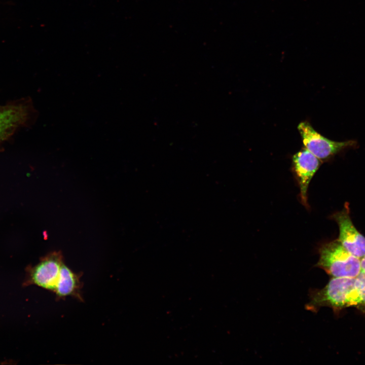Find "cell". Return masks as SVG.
Listing matches in <instances>:
<instances>
[{
	"instance_id": "1",
	"label": "cell",
	"mask_w": 365,
	"mask_h": 365,
	"mask_svg": "<svg viewBox=\"0 0 365 365\" xmlns=\"http://www.w3.org/2000/svg\"><path fill=\"white\" fill-rule=\"evenodd\" d=\"M355 281V278L333 277L324 288L310 289V301L306 305V309L317 312L324 306L335 311L351 306L358 307L360 299Z\"/></svg>"
},
{
	"instance_id": "2",
	"label": "cell",
	"mask_w": 365,
	"mask_h": 365,
	"mask_svg": "<svg viewBox=\"0 0 365 365\" xmlns=\"http://www.w3.org/2000/svg\"><path fill=\"white\" fill-rule=\"evenodd\" d=\"M319 252L316 266L333 277L355 278L361 270L360 259L350 253L338 239L323 245Z\"/></svg>"
},
{
	"instance_id": "3",
	"label": "cell",
	"mask_w": 365,
	"mask_h": 365,
	"mask_svg": "<svg viewBox=\"0 0 365 365\" xmlns=\"http://www.w3.org/2000/svg\"><path fill=\"white\" fill-rule=\"evenodd\" d=\"M63 263L60 251L49 253L36 265L26 268L23 286L34 285L54 293Z\"/></svg>"
},
{
	"instance_id": "4",
	"label": "cell",
	"mask_w": 365,
	"mask_h": 365,
	"mask_svg": "<svg viewBox=\"0 0 365 365\" xmlns=\"http://www.w3.org/2000/svg\"><path fill=\"white\" fill-rule=\"evenodd\" d=\"M298 129L305 148L319 160L328 159L341 151L356 145V141L352 140L345 141L330 140L315 131L306 121L300 123Z\"/></svg>"
},
{
	"instance_id": "5",
	"label": "cell",
	"mask_w": 365,
	"mask_h": 365,
	"mask_svg": "<svg viewBox=\"0 0 365 365\" xmlns=\"http://www.w3.org/2000/svg\"><path fill=\"white\" fill-rule=\"evenodd\" d=\"M347 205L342 211L333 215L339 228L338 240L350 253L361 259L365 255V237L353 225Z\"/></svg>"
},
{
	"instance_id": "6",
	"label": "cell",
	"mask_w": 365,
	"mask_h": 365,
	"mask_svg": "<svg viewBox=\"0 0 365 365\" xmlns=\"http://www.w3.org/2000/svg\"><path fill=\"white\" fill-rule=\"evenodd\" d=\"M294 169L298 181L302 203L308 206L307 192L311 179L318 169L320 161L306 148L293 157Z\"/></svg>"
},
{
	"instance_id": "7",
	"label": "cell",
	"mask_w": 365,
	"mask_h": 365,
	"mask_svg": "<svg viewBox=\"0 0 365 365\" xmlns=\"http://www.w3.org/2000/svg\"><path fill=\"white\" fill-rule=\"evenodd\" d=\"M31 111L29 104L0 107V142L8 138L17 128L27 122Z\"/></svg>"
},
{
	"instance_id": "8",
	"label": "cell",
	"mask_w": 365,
	"mask_h": 365,
	"mask_svg": "<svg viewBox=\"0 0 365 365\" xmlns=\"http://www.w3.org/2000/svg\"><path fill=\"white\" fill-rule=\"evenodd\" d=\"M81 273L74 272L63 263L54 291L56 299L58 300L64 299L71 296L80 301H83L81 295Z\"/></svg>"
},
{
	"instance_id": "9",
	"label": "cell",
	"mask_w": 365,
	"mask_h": 365,
	"mask_svg": "<svg viewBox=\"0 0 365 365\" xmlns=\"http://www.w3.org/2000/svg\"><path fill=\"white\" fill-rule=\"evenodd\" d=\"M355 283L360 299L358 308L365 312V271L361 270L355 277Z\"/></svg>"
},
{
	"instance_id": "10",
	"label": "cell",
	"mask_w": 365,
	"mask_h": 365,
	"mask_svg": "<svg viewBox=\"0 0 365 365\" xmlns=\"http://www.w3.org/2000/svg\"><path fill=\"white\" fill-rule=\"evenodd\" d=\"M360 266L361 270L365 271V255L360 259Z\"/></svg>"
}]
</instances>
